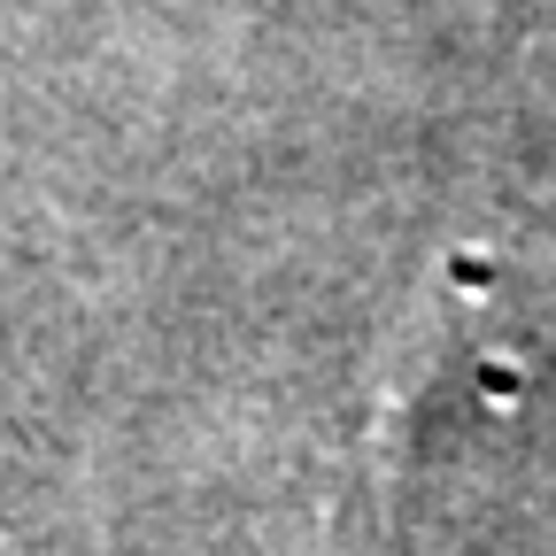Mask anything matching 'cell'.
<instances>
[{
    "instance_id": "obj_1",
    "label": "cell",
    "mask_w": 556,
    "mask_h": 556,
    "mask_svg": "<svg viewBox=\"0 0 556 556\" xmlns=\"http://www.w3.org/2000/svg\"><path fill=\"white\" fill-rule=\"evenodd\" d=\"M503 309H495V270L479 255H448L417 302L402 309L387 356L371 371V417H364V479L379 495L433 471L464 433L503 417L518 394V364L503 348Z\"/></svg>"
}]
</instances>
